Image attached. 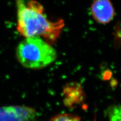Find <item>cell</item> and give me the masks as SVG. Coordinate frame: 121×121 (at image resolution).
<instances>
[{
  "mask_svg": "<svg viewBox=\"0 0 121 121\" xmlns=\"http://www.w3.org/2000/svg\"><path fill=\"white\" fill-rule=\"evenodd\" d=\"M16 3L17 30L20 35L25 38L39 37L50 44L57 39L64 26L63 20H49L43 6L35 1L26 4L24 0H16Z\"/></svg>",
  "mask_w": 121,
  "mask_h": 121,
  "instance_id": "obj_1",
  "label": "cell"
},
{
  "mask_svg": "<svg viewBox=\"0 0 121 121\" xmlns=\"http://www.w3.org/2000/svg\"><path fill=\"white\" fill-rule=\"evenodd\" d=\"M16 55L23 66L32 69L47 67L55 61L57 56L55 49L39 37L25 38L17 46Z\"/></svg>",
  "mask_w": 121,
  "mask_h": 121,
  "instance_id": "obj_2",
  "label": "cell"
},
{
  "mask_svg": "<svg viewBox=\"0 0 121 121\" xmlns=\"http://www.w3.org/2000/svg\"><path fill=\"white\" fill-rule=\"evenodd\" d=\"M34 108L23 105L0 108V121H33L36 117Z\"/></svg>",
  "mask_w": 121,
  "mask_h": 121,
  "instance_id": "obj_3",
  "label": "cell"
},
{
  "mask_svg": "<svg viewBox=\"0 0 121 121\" xmlns=\"http://www.w3.org/2000/svg\"><path fill=\"white\" fill-rule=\"evenodd\" d=\"M49 121H81L79 117L73 115L63 113L56 115Z\"/></svg>",
  "mask_w": 121,
  "mask_h": 121,
  "instance_id": "obj_6",
  "label": "cell"
},
{
  "mask_svg": "<svg viewBox=\"0 0 121 121\" xmlns=\"http://www.w3.org/2000/svg\"><path fill=\"white\" fill-rule=\"evenodd\" d=\"M91 13L94 20L105 24L112 20L115 11L109 0H95L91 7Z\"/></svg>",
  "mask_w": 121,
  "mask_h": 121,
  "instance_id": "obj_4",
  "label": "cell"
},
{
  "mask_svg": "<svg viewBox=\"0 0 121 121\" xmlns=\"http://www.w3.org/2000/svg\"><path fill=\"white\" fill-rule=\"evenodd\" d=\"M107 113L110 121H121V108L120 105L111 106L108 109Z\"/></svg>",
  "mask_w": 121,
  "mask_h": 121,
  "instance_id": "obj_5",
  "label": "cell"
}]
</instances>
